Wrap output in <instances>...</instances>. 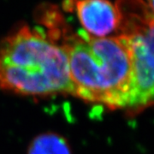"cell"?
<instances>
[{
    "mask_svg": "<svg viewBox=\"0 0 154 154\" xmlns=\"http://www.w3.org/2000/svg\"><path fill=\"white\" fill-rule=\"evenodd\" d=\"M0 88L20 95H73L66 50L42 28L22 26L0 43Z\"/></svg>",
    "mask_w": 154,
    "mask_h": 154,
    "instance_id": "6da1fadb",
    "label": "cell"
},
{
    "mask_svg": "<svg viewBox=\"0 0 154 154\" xmlns=\"http://www.w3.org/2000/svg\"><path fill=\"white\" fill-rule=\"evenodd\" d=\"M118 34L127 41L132 63V89L127 111L137 114L154 104V13L144 0H116Z\"/></svg>",
    "mask_w": 154,
    "mask_h": 154,
    "instance_id": "7a4b0ae2",
    "label": "cell"
},
{
    "mask_svg": "<svg viewBox=\"0 0 154 154\" xmlns=\"http://www.w3.org/2000/svg\"><path fill=\"white\" fill-rule=\"evenodd\" d=\"M65 5L75 11L82 31L90 37H109L119 31L120 15L110 0H68Z\"/></svg>",
    "mask_w": 154,
    "mask_h": 154,
    "instance_id": "3957f363",
    "label": "cell"
},
{
    "mask_svg": "<svg viewBox=\"0 0 154 154\" xmlns=\"http://www.w3.org/2000/svg\"><path fill=\"white\" fill-rule=\"evenodd\" d=\"M28 154H72L66 138L53 132L43 133L32 140Z\"/></svg>",
    "mask_w": 154,
    "mask_h": 154,
    "instance_id": "277c9868",
    "label": "cell"
},
{
    "mask_svg": "<svg viewBox=\"0 0 154 154\" xmlns=\"http://www.w3.org/2000/svg\"><path fill=\"white\" fill-rule=\"evenodd\" d=\"M145 2L146 3V5L149 6V8H150L154 13V0H146Z\"/></svg>",
    "mask_w": 154,
    "mask_h": 154,
    "instance_id": "5b68a950",
    "label": "cell"
}]
</instances>
